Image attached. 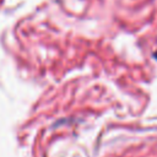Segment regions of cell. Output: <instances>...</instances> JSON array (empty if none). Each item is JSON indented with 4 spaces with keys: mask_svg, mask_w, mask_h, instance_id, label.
<instances>
[{
    "mask_svg": "<svg viewBox=\"0 0 157 157\" xmlns=\"http://www.w3.org/2000/svg\"><path fill=\"white\" fill-rule=\"evenodd\" d=\"M155 58H156V59H157V52H156V53H155Z\"/></svg>",
    "mask_w": 157,
    "mask_h": 157,
    "instance_id": "cell-1",
    "label": "cell"
}]
</instances>
